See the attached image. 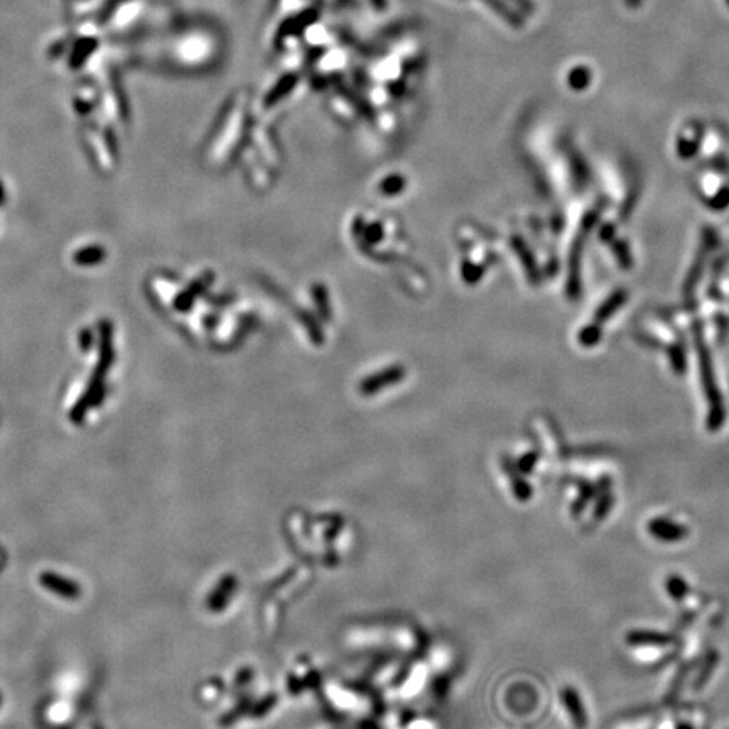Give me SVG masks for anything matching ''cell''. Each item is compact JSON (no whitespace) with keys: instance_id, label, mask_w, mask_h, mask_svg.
Returning a JSON list of instances; mask_svg holds the SVG:
<instances>
[{"instance_id":"7a4b0ae2","label":"cell","mask_w":729,"mask_h":729,"mask_svg":"<svg viewBox=\"0 0 729 729\" xmlns=\"http://www.w3.org/2000/svg\"><path fill=\"white\" fill-rule=\"evenodd\" d=\"M648 531L653 537L662 538L663 542H677L679 538L687 536V528L668 518H655L650 522Z\"/></svg>"},{"instance_id":"3957f363","label":"cell","mask_w":729,"mask_h":729,"mask_svg":"<svg viewBox=\"0 0 729 729\" xmlns=\"http://www.w3.org/2000/svg\"><path fill=\"white\" fill-rule=\"evenodd\" d=\"M563 699H564L565 708H569L570 714H573L574 721L578 724H581V728H583L584 724H586V713H584V708H583V704L579 703L578 695H575L574 690H570V687L568 690H564Z\"/></svg>"},{"instance_id":"6da1fadb","label":"cell","mask_w":729,"mask_h":729,"mask_svg":"<svg viewBox=\"0 0 729 729\" xmlns=\"http://www.w3.org/2000/svg\"><path fill=\"white\" fill-rule=\"evenodd\" d=\"M39 584L63 600H76L80 596V586L58 573H44L39 578Z\"/></svg>"}]
</instances>
